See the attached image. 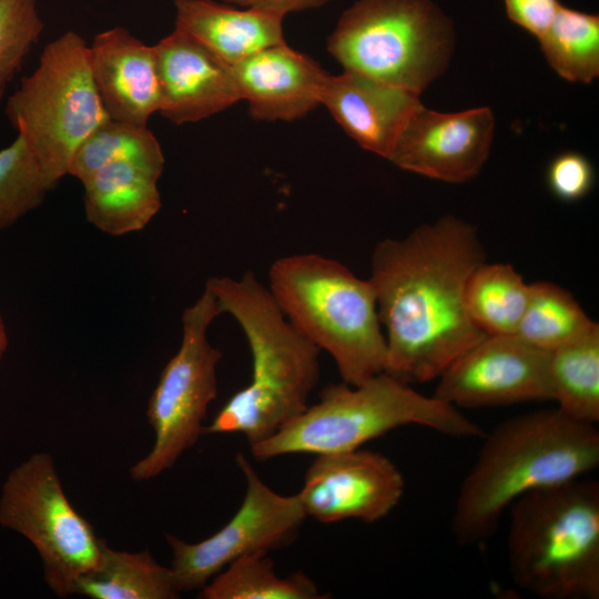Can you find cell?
Masks as SVG:
<instances>
[{
	"mask_svg": "<svg viewBox=\"0 0 599 599\" xmlns=\"http://www.w3.org/2000/svg\"><path fill=\"white\" fill-rule=\"evenodd\" d=\"M484 262L477 229L454 215L375 246L368 280L387 374L407 384L430 382L486 336L466 305L468 281Z\"/></svg>",
	"mask_w": 599,
	"mask_h": 599,
	"instance_id": "obj_1",
	"label": "cell"
},
{
	"mask_svg": "<svg viewBox=\"0 0 599 599\" xmlns=\"http://www.w3.org/2000/svg\"><path fill=\"white\" fill-rule=\"evenodd\" d=\"M599 465V432L560 409L547 408L497 425L464 478L451 532L460 546L489 538L500 518L524 495L570 481Z\"/></svg>",
	"mask_w": 599,
	"mask_h": 599,
	"instance_id": "obj_2",
	"label": "cell"
},
{
	"mask_svg": "<svg viewBox=\"0 0 599 599\" xmlns=\"http://www.w3.org/2000/svg\"><path fill=\"white\" fill-rule=\"evenodd\" d=\"M222 313L240 325L252 356L250 383L204 426L202 435H244L265 440L308 406L319 377L321 351L298 333L252 272L240 278L213 276L205 283Z\"/></svg>",
	"mask_w": 599,
	"mask_h": 599,
	"instance_id": "obj_3",
	"label": "cell"
},
{
	"mask_svg": "<svg viewBox=\"0 0 599 599\" xmlns=\"http://www.w3.org/2000/svg\"><path fill=\"white\" fill-rule=\"evenodd\" d=\"M267 288L292 326L331 355L344 383L385 372L386 339L369 280L337 260L305 253L274 261Z\"/></svg>",
	"mask_w": 599,
	"mask_h": 599,
	"instance_id": "obj_4",
	"label": "cell"
},
{
	"mask_svg": "<svg viewBox=\"0 0 599 599\" xmlns=\"http://www.w3.org/2000/svg\"><path fill=\"white\" fill-rule=\"evenodd\" d=\"M509 509L514 583L545 599H598L599 483L583 476L540 488Z\"/></svg>",
	"mask_w": 599,
	"mask_h": 599,
	"instance_id": "obj_5",
	"label": "cell"
},
{
	"mask_svg": "<svg viewBox=\"0 0 599 599\" xmlns=\"http://www.w3.org/2000/svg\"><path fill=\"white\" fill-rule=\"evenodd\" d=\"M418 425L458 438L484 437L480 426L457 407L425 396L386 372L358 385L325 387L271 437L250 445L257 460L290 454H332L354 450L392 429Z\"/></svg>",
	"mask_w": 599,
	"mask_h": 599,
	"instance_id": "obj_6",
	"label": "cell"
},
{
	"mask_svg": "<svg viewBox=\"0 0 599 599\" xmlns=\"http://www.w3.org/2000/svg\"><path fill=\"white\" fill-rule=\"evenodd\" d=\"M451 21L429 0H357L328 38V52L352 71L420 94L448 68Z\"/></svg>",
	"mask_w": 599,
	"mask_h": 599,
	"instance_id": "obj_7",
	"label": "cell"
},
{
	"mask_svg": "<svg viewBox=\"0 0 599 599\" xmlns=\"http://www.w3.org/2000/svg\"><path fill=\"white\" fill-rule=\"evenodd\" d=\"M4 111L55 185L67 175L78 145L110 119L93 81L85 40L67 31L49 42L37 68L7 99Z\"/></svg>",
	"mask_w": 599,
	"mask_h": 599,
	"instance_id": "obj_8",
	"label": "cell"
},
{
	"mask_svg": "<svg viewBox=\"0 0 599 599\" xmlns=\"http://www.w3.org/2000/svg\"><path fill=\"white\" fill-rule=\"evenodd\" d=\"M221 314L215 296L206 287L184 309L180 347L162 369L148 403L154 444L130 468L132 479L159 476L202 435L207 407L217 395L216 367L222 357V352L210 343L207 329Z\"/></svg>",
	"mask_w": 599,
	"mask_h": 599,
	"instance_id": "obj_9",
	"label": "cell"
},
{
	"mask_svg": "<svg viewBox=\"0 0 599 599\" xmlns=\"http://www.w3.org/2000/svg\"><path fill=\"white\" fill-rule=\"evenodd\" d=\"M0 525L34 546L45 582L59 597L75 593L78 579L99 566L105 545L69 501L47 453L32 455L9 475Z\"/></svg>",
	"mask_w": 599,
	"mask_h": 599,
	"instance_id": "obj_10",
	"label": "cell"
},
{
	"mask_svg": "<svg viewBox=\"0 0 599 599\" xmlns=\"http://www.w3.org/2000/svg\"><path fill=\"white\" fill-rule=\"evenodd\" d=\"M236 464L244 475V499L234 516L209 538L189 544L166 534L172 549L171 570L181 591L202 589L234 560L288 541L306 515L297 495L272 490L246 457L238 453Z\"/></svg>",
	"mask_w": 599,
	"mask_h": 599,
	"instance_id": "obj_11",
	"label": "cell"
},
{
	"mask_svg": "<svg viewBox=\"0 0 599 599\" xmlns=\"http://www.w3.org/2000/svg\"><path fill=\"white\" fill-rule=\"evenodd\" d=\"M550 352L514 335H486L439 377L434 396L455 407L552 400Z\"/></svg>",
	"mask_w": 599,
	"mask_h": 599,
	"instance_id": "obj_12",
	"label": "cell"
},
{
	"mask_svg": "<svg viewBox=\"0 0 599 599\" xmlns=\"http://www.w3.org/2000/svg\"><path fill=\"white\" fill-rule=\"evenodd\" d=\"M316 456L296 494L306 516L324 524L345 519L373 524L403 497L402 473L379 453L357 448Z\"/></svg>",
	"mask_w": 599,
	"mask_h": 599,
	"instance_id": "obj_13",
	"label": "cell"
},
{
	"mask_svg": "<svg viewBox=\"0 0 599 599\" xmlns=\"http://www.w3.org/2000/svg\"><path fill=\"white\" fill-rule=\"evenodd\" d=\"M495 131L490 108L443 113L417 109L400 132L389 161L434 180L464 183L486 163Z\"/></svg>",
	"mask_w": 599,
	"mask_h": 599,
	"instance_id": "obj_14",
	"label": "cell"
},
{
	"mask_svg": "<svg viewBox=\"0 0 599 599\" xmlns=\"http://www.w3.org/2000/svg\"><path fill=\"white\" fill-rule=\"evenodd\" d=\"M162 116L174 124L197 122L241 101L232 65L175 28L155 45Z\"/></svg>",
	"mask_w": 599,
	"mask_h": 599,
	"instance_id": "obj_15",
	"label": "cell"
},
{
	"mask_svg": "<svg viewBox=\"0 0 599 599\" xmlns=\"http://www.w3.org/2000/svg\"><path fill=\"white\" fill-rule=\"evenodd\" d=\"M241 100L254 119L294 121L322 104L328 77L311 57L286 42L266 48L232 65Z\"/></svg>",
	"mask_w": 599,
	"mask_h": 599,
	"instance_id": "obj_16",
	"label": "cell"
},
{
	"mask_svg": "<svg viewBox=\"0 0 599 599\" xmlns=\"http://www.w3.org/2000/svg\"><path fill=\"white\" fill-rule=\"evenodd\" d=\"M89 57L108 116L146 126L161 103L154 45L143 43L125 28L114 27L94 37Z\"/></svg>",
	"mask_w": 599,
	"mask_h": 599,
	"instance_id": "obj_17",
	"label": "cell"
},
{
	"mask_svg": "<svg viewBox=\"0 0 599 599\" xmlns=\"http://www.w3.org/2000/svg\"><path fill=\"white\" fill-rule=\"evenodd\" d=\"M419 95L344 70L328 74L322 104L359 146L388 160L406 123L423 105Z\"/></svg>",
	"mask_w": 599,
	"mask_h": 599,
	"instance_id": "obj_18",
	"label": "cell"
},
{
	"mask_svg": "<svg viewBox=\"0 0 599 599\" xmlns=\"http://www.w3.org/2000/svg\"><path fill=\"white\" fill-rule=\"evenodd\" d=\"M174 8L175 28L230 65L285 42L281 14L214 0H174Z\"/></svg>",
	"mask_w": 599,
	"mask_h": 599,
	"instance_id": "obj_19",
	"label": "cell"
},
{
	"mask_svg": "<svg viewBox=\"0 0 599 599\" xmlns=\"http://www.w3.org/2000/svg\"><path fill=\"white\" fill-rule=\"evenodd\" d=\"M162 172L129 161L98 170L81 182L87 220L113 236L143 230L161 209Z\"/></svg>",
	"mask_w": 599,
	"mask_h": 599,
	"instance_id": "obj_20",
	"label": "cell"
},
{
	"mask_svg": "<svg viewBox=\"0 0 599 599\" xmlns=\"http://www.w3.org/2000/svg\"><path fill=\"white\" fill-rule=\"evenodd\" d=\"M181 590L171 568L148 550L118 551L105 542L99 566L80 577L75 593L91 599H173Z\"/></svg>",
	"mask_w": 599,
	"mask_h": 599,
	"instance_id": "obj_21",
	"label": "cell"
},
{
	"mask_svg": "<svg viewBox=\"0 0 599 599\" xmlns=\"http://www.w3.org/2000/svg\"><path fill=\"white\" fill-rule=\"evenodd\" d=\"M552 400L568 417L596 425L599 420V325L550 352Z\"/></svg>",
	"mask_w": 599,
	"mask_h": 599,
	"instance_id": "obj_22",
	"label": "cell"
},
{
	"mask_svg": "<svg viewBox=\"0 0 599 599\" xmlns=\"http://www.w3.org/2000/svg\"><path fill=\"white\" fill-rule=\"evenodd\" d=\"M529 296V284L507 263L484 262L466 290L467 311L486 335L517 334Z\"/></svg>",
	"mask_w": 599,
	"mask_h": 599,
	"instance_id": "obj_23",
	"label": "cell"
},
{
	"mask_svg": "<svg viewBox=\"0 0 599 599\" xmlns=\"http://www.w3.org/2000/svg\"><path fill=\"white\" fill-rule=\"evenodd\" d=\"M202 599H321L314 581L302 571L280 577L267 552L243 556L215 575L199 593Z\"/></svg>",
	"mask_w": 599,
	"mask_h": 599,
	"instance_id": "obj_24",
	"label": "cell"
},
{
	"mask_svg": "<svg viewBox=\"0 0 599 599\" xmlns=\"http://www.w3.org/2000/svg\"><path fill=\"white\" fill-rule=\"evenodd\" d=\"M124 161L162 171L165 164L161 145L148 126L108 119L78 145L67 174L82 182L103 166Z\"/></svg>",
	"mask_w": 599,
	"mask_h": 599,
	"instance_id": "obj_25",
	"label": "cell"
},
{
	"mask_svg": "<svg viewBox=\"0 0 599 599\" xmlns=\"http://www.w3.org/2000/svg\"><path fill=\"white\" fill-rule=\"evenodd\" d=\"M538 41L550 68L565 80L589 84L598 78V14L560 4L551 24Z\"/></svg>",
	"mask_w": 599,
	"mask_h": 599,
	"instance_id": "obj_26",
	"label": "cell"
},
{
	"mask_svg": "<svg viewBox=\"0 0 599 599\" xmlns=\"http://www.w3.org/2000/svg\"><path fill=\"white\" fill-rule=\"evenodd\" d=\"M596 324L572 294L551 282L529 284V296L517 335L545 351H554Z\"/></svg>",
	"mask_w": 599,
	"mask_h": 599,
	"instance_id": "obj_27",
	"label": "cell"
},
{
	"mask_svg": "<svg viewBox=\"0 0 599 599\" xmlns=\"http://www.w3.org/2000/svg\"><path fill=\"white\" fill-rule=\"evenodd\" d=\"M21 133L0 150V231L43 202L53 187Z\"/></svg>",
	"mask_w": 599,
	"mask_h": 599,
	"instance_id": "obj_28",
	"label": "cell"
},
{
	"mask_svg": "<svg viewBox=\"0 0 599 599\" xmlns=\"http://www.w3.org/2000/svg\"><path fill=\"white\" fill-rule=\"evenodd\" d=\"M42 32L37 0H0V106Z\"/></svg>",
	"mask_w": 599,
	"mask_h": 599,
	"instance_id": "obj_29",
	"label": "cell"
},
{
	"mask_svg": "<svg viewBox=\"0 0 599 599\" xmlns=\"http://www.w3.org/2000/svg\"><path fill=\"white\" fill-rule=\"evenodd\" d=\"M550 192L559 200L575 202L592 189L595 172L589 160L578 152H564L555 156L546 173Z\"/></svg>",
	"mask_w": 599,
	"mask_h": 599,
	"instance_id": "obj_30",
	"label": "cell"
},
{
	"mask_svg": "<svg viewBox=\"0 0 599 599\" xmlns=\"http://www.w3.org/2000/svg\"><path fill=\"white\" fill-rule=\"evenodd\" d=\"M504 2L508 18L537 39L547 31L561 4L558 0H504Z\"/></svg>",
	"mask_w": 599,
	"mask_h": 599,
	"instance_id": "obj_31",
	"label": "cell"
},
{
	"mask_svg": "<svg viewBox=\"0 0 599 599\" xmlns=\"http://www.w3.org/2000/svg\"><path fill=\"white\" fill-rule=\"evenodd\" d=\"M227 3L243 8H255L285 17L291 12H298L319 8L331 0H224Z\"/></svg>",
	"mask_w": 599,
	"mask_h": 599,
	"instance_id": "obj_32",
	"label": "cell"
},
{
	"mask_svg": "<svg viewBox=\"0 0 599 599\" xmlns=\"http://www.w3.org/2000/svg\"><path fill=\"white\" fill-rule=\"evenodd\" d=\"M8 347V333L6 324L0 315V359L4 355Z\"/></svg>",
	"mask_w": 599,
	"mask_h": 599,
	"instance_id": "obj_33",
	"label": "cell"
}]
</instances>
